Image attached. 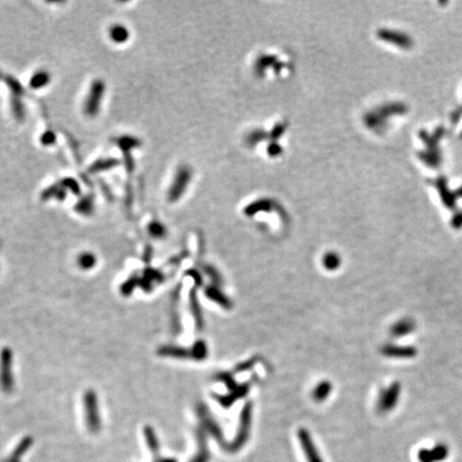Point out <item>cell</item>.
<instances>
[{
    "label": "cell",
    "instance_id": "6da1fadb",
    "mask_svg": "<svg viewBox=\"0 0 462 462\" xmlns=\"http://www.w3.org/2000/svg\"><path fill=\"white\" fill-rule=\"evenodd\" d=\"M251 424H252V404L247 403L245 407L243 408L240 416V426H239V430L235 440L231 443L227 444L226 450L229 453H236V451L240 450L245 443L247 442L248 438H250L251 431Z\"/></svg>",
    "mask_w": 462,
    "mask_h": 462
},
{
    "label": "cell",
    "instance_id": "7a4b0ae2",
    "mask_svg": "<svg viewBox=\"0 0 462 462\" xmlns=\"http://www.w3.org/2000/svg\"><path fill=\"white\" fill-rule=\"evenodd\" d=\"M105 82L101 80H96L92 82L90 90L88 92L86 101L84 103V112L88 117H96L101 110L102 100L105 95Z\"/></svg>",
    "mask_w": 462,
    "mask_h": 462
},
{
    "label": "cell",
    "instance_id": "3957f363",
    "mask_svg": "<svg viewBox=\"0 0 462 462\" xmlns=\"http://www.w3.org/2000/svg\"><path fill=\"white\" fill-rule=\"evenodd\" d=\"M13 353L10 348H3L0 352V388L10 393L14 386L13 379Z\"/></svg>",
    "mask_w": 462,
    "mask_h": 462
},
{
    "label": "cell",
    "instance_id": "277c9868",
    "mask_svg": "<svg viewBox=\"0 0 462 462\" xmlns=\"http://www.w3.org/2000/svg\"><path fill=\"white\" fill-rule=\"evenodd\" d=\"M84 407L86 414V422L91 432H97L101 428L100 413L96 392L87 391L84 395Z\"/></svg>",
    "mask_w": 462,
    "mask_h": 462
},
{
    "label": "cell",
    "instance_id": "5b68a950",
    "mask_svg": "<svg viewBox=\"0 0 462 462\" xmlns=\"http://www.w3.org/2000/svg\"><path fill=\"white\" fill-rule=\"evenodd\" d=\"M191 179V170L188 166H181L176 171L174 182L168 191L169 201H176L181 198Z\"/></svg>",
    "mask_w": 462,
    "mask_h": 462
},
{
    "label": "cell",
    "instance_id": "8992f818",
    "mask_svg": "<svg viewBox=\"0 0 462 462\" xmlns=\"http://www.w3.org/2000/svg\"><path fill=\"white\" fill-rule=\"evenodd\" d=\"M298 438L302 445L303 451L305 454L306 459L308 462H323L321 456L319 455V451L317 449L316 445L314 443L313 439L310 437V433L306 429H300L298 431Z\"/></svg>",
    "mask_w": 462,
    "mask_h": 462
},
{
    "label": "cell",
    "instance_id": "52a82bcc",
    "mask_svg": "<svg viewBox=\"0 0 462 462\" xmlns=\"http://www.w3.org/2000/svg\"><path fill=\"white\" fill-rule=\"evenodd\" d=\"M399 393H400V386L398 383L392 384L385 391H383L380 398H379L378 409L381 412H388L396 406L398 401Z\"/></svg>",
    "mask_w": 462,
    "mask_h": 462
},
{
    "label": "cell",
    "instance_id": "ba28073f",
    "mask_svg": "<svg viewBox=\"0 0 462 462\" xmlns=\"http://www.w3.org/2000/svg\"><path fill=\"white\" fill-rule=\"evenodd\" d=\"M382 353L386 356L391 357H412L416 353V350L414 348L410 347H399L387 345L382 348Z\"/></svg>",
    "mask_w": 462,
    "mask_h": 462
},
{
    "label": "cell",
    "instance_id": "9c48e42d",
    "mask_svg": "<svg viewBox=\"0 0 462 462\" xmlns=\"http://www.w3.org/2000/svg\"><path fill=\"white\" fill-rule=\"evenodd\" d=\"M108 34L113 43L123 44L129 39V30L124 25L115 24L111 26Z\"/></svg>",
    "mask_w": 462,
    "mask_h": 462
},
{
    "label": "cell",
    "instance_id": "30bf717a",
    "mask_svg": "<svg viewBox=\"0 0 462 462\" xmlns=\"http://www.w3.org/2000/svg\"><path fill=\"white\" fill-rule=\"evenodd\" d=\"M50 80H51V77H50L49 72L46 70H40L38 72H35V73L32 75V77L30 79L29 86L31 89L39 90L48 86L50 82Z\"/></svg>",
    "mask_w": 462,
    "mask_h": 462
},
{
    "label": "cell",
    "instance_id": "8fae6325",
    "mask_svg": "<svg viewBox=\"0 0 462 462\" xmlns=\"http://www.w3.org/2000/svg\"><path fill=\"white\" fill-rule=\"evenodd\" d=\"M206 294L210 300L214 301V302L220 304L221 306H223V307H225L227 309H229L232 306L229 299H228L224 293L221 292L216 287H207L206 290Z\"/></svg>",
    "mask_w": 462,
    "mask_h": 462
},
{
    "label": "cell",
    "instance_id": "7c38bea8",
    "mask_svg": "<svg viewBox=\"0 0 462 462\" xmlns=\"http://www.w3.org/2000/svg\"><path fill=\"white\" fill-rule=\"evenodd\" d=\"M414 328H415V323L412 320L403 319L399 321V322H397L395 325L392 326L391 334L395 337H401L411 333V332L414 330Z\"/></svg>",
    "mask_w": 462,
    "mask_h": 462
},
{
    "label": "cell",
    "instance_id": "4fadbf2b",
    "mask_svg": "<svg viewBox=\"0 0 462 462\" xmlns=\"http://www.w3.org/2000/svg\"><path fill=\"white\" fill-rule=\"evenodd\" d=\"M159 353L160 355L173 356V357H176V359H186V357L191 356V351H188L183 349V348H179L175 346L162 347L159 350Z\"/></svg>",
    "mask_w": 462,
    "mask_h": 462
},
{
    "label": "cell",
    "instance_id": "5bb4252c",
    "mask_svg": "<svg viewBox=\"0 0 462 462\" xmlns=\"http://www.w3.org/2000/svg\"><path fill=\"white\" fill-rule=\"evenodd\" d=\"M332 391V384L329 381H321L316 385L313 391V398L316 401L321 402L330 396Z\"/></svg>",
    "mask_w": 462,
    "mask_h": 462
},
{
    "label": "cell",
    "instance_id": "9a60e30c",
    "mask_svg": "<svg viewBox=\"0 0 462 462\" xmlns=\"http://www.w3.org/2000/svg\"><path fill=\"white\" fill-rule=\"evenodd\" d=\"M198 441H199V449L198 453L194 457L193 459L191 460V462H209L210 460V451L207 449V440L204 433L199 432L198 435Z\"/></svg>",
    "mask_w": 462,
    "mask_h": 462
},
{
    "label": "cell",
    "instance_id": "2e32d148",
    "mask_svg": "<svg viewBox=\"0 0 462 462\" xmlns=\"http://www.w3.org/2000/svg\"><path fill=\"white\" fill-rule=\"evenodd\" d=\"M247 391H248V387H247L246 385L238 386V387L235 389V391H233V393L230 394V395L221 397V398L219 399V400H220L221 404H223V406H224V407H230L231 404L237 400V399L242 398L243 396H245V394L247 393Z\"/></svg>",
    "mask_w": 462,
    "mask_h": 462
},
{
    "label": "cell",
    "instance_id": "e0dca14e",
    "mask_svg": "<svg viewBox=\"0 0 462 462\" xmlns=\"http://www.w3.org/2000/svg\"><path fill=\"white\" fill-rule=\"evenodd\" d=\"M139 144H140L139 140L132 136H124V137L119 138L118 140V146L122 150L124 155H126V158L129 154V152H131L132 149L139 147Z\"/></svg>",
    "mask_w": 462,
    "mask_h": 462
},
{
    "label": "cell",
    "instance_id": "ac0fdd59",
    "mask_svg": "<svg viewBox=\"0 0 462 462\" xmlns=\"http://www.w3.org/2000/svg\"><path fill=\"white\" fill-rule=\"evenodd\" d=\"M340 262H341L340 257L334 252L326 253L322 258L323 267L326 270H329V271H335V270L338 269L340 266Z\"/></svg>",
    "mask_w": 462,
    "mask_h": 462
},
{
    "label": "cell",
    "instance_id": "d6986e66",
    "mask_svg": "<svg viewBox=\"0 0 462 462\" xmlns=\"http://www.w3.org/2000/svg\"><path fill=\"white\" fill-rule=\"evenodd\" d=\"M30 445H31V439L25 438L22 442L19 443L17 448L14 450V453L12 454L11 457H10V459H8L6 462H19L22 456L25 454V451H27V449L30 447Z\"/></svg>",
    "mask_w": 462,
    "mask_h": 462
},
{
    "label": "cell",
    "instance_id": "ffe728a7",
    "mask_svg": "<svg viewBox=\"0 0 462 462\" xmlns=\"http://www.w3.org/2000/svg\"><path fill=\"white\" fill-rule=\"evenodd\" d=\"M148 232L149 235L154 239H162L166 236V233H167V229H166V227L162 223L154 221L151 222V224L148 226Z\"/></svg>",
    "mask_w": 462,
    "mask_h": 462
},
{
    "label": "cell",
    "instance_id": "44dd1931",
    "mask_svg": "<svg viewBox=\"0 0 462 462\" xmlns=\"http://www.w3.org/2000/svg\"><path fill=\"white\" fill-rule=\"evenodd\" d=\"M191 354L197 361H202L205 360L207 354V345L206 342L202 340L196 341L195 345L193 346L191 350Z\"/></svg>",
    "mask_w": 462,
    "mask_h": 462
},
{
    "label": "cell",
    "instance_id": "7402d4cb",
    "mask_svg": "<svg viewBox=\"0 0 462 462\" xmlns=\"http://www.w3.org/2000/svg\"><path fill=\"white\" fill-rule=\"evenodd\" d=\"M77 262H79L80 268L84 270H89L95 267V264L96 262V258L91 253H82L80 255L79 259H77Z\"/></svg>",
    "mask_w": 462,
    "mask_h": 462
},
{
    "label": "cell",
    "instance_id": "603a6c76",
    "mask_svg": "<svg viewBox=\"0 0 462 462\" xmlns=\"http://www.w3.org/2000/svg\"><path fill=\"white\" fill-rule=\"evenodd\" d=\"M118 165V160L113 159H102L98 160V162L95 163L90 168L91 173H97V171H102V170H106V169H111L113 168L115 166Z\"/></svg>",
    "mask_w": 462,
    "mask_h": 462
},
{
    "label": "cell",
    "instance_id": "cb8c5ba5",
    "mask_svg": "<svg viewBox=\"0 0 462 462\" xmlns=\"http://www.w3.org/2000/svg\"><path fill=\"white\" fill-rule=\"evenodd\" d=\"M75 209L82 215H90L93 211V200L91 197L87 196L81 199L79 204H76Z\"/></svg>",
    "mask_w": 462,
    "mask_h": 462
},
{
    "label": "cell",
    "instance_id": "d4e9b609",
    "mask_svg": "<svg viewBox=\"0 0 462 462\" xmlns=\"http://www.w3.org/2000/svg\"><path fill=\"white\" fill-rule=\"evenodd\" d=\"M191 310H193V314L195 316L197 325H198V328L200 329L202 326V315H201V309L198 303V299H197L195 291L191 293Z\"/></svg>",
    "mask_w": 462,
    "mask_h": 462
},
{
    "label": "cell",
    "instance_id": "484cf974",
    "mask_svg": "<svg viewBox=\"0 0 462 462\" xmlns=\"http://www.w3.org/2000/svg\"><path fill=\"white\" fill-rule=\"evenodd\" d=\"M144 435H146V440L150 449L152 451L158 453L159 450V441L157 435H155L154 430L151 427H144Z\"/></svg>",
    "mask_w": 462,
    "mask_h": 462
},
{
    "label": "cell",
    "instance_id": "4316f807",
    "mask_svg": "<svg viewBox=\"0 0 462 462\" xmlns=\"http://www.w3.org/2000/svg\"><path fill=\"white\" fill-rule=\"evenodd\" d=\"M12 112L15 118L18 119V120H23L25 118V107L23 105L22 101L19 100L17 96H15L12 98Z\"/></svg>",
    "mask_w": 462,
    "mask_h": 462
},
{
    "label": "cell",
    "instance_id": "83f0119b",
    "mask_svg": "<svg viewBox=\"0 0 462 462\" xmlns=\"http://www.w3.org/2000/svg\"><path fill=\"white\" fill-rule=\"evenodd\" d=\"M7 84H8V87L10 88V89H11V91L13 92V95L15 96H18L22 95L23 87H22V85H20V82L17 80L13 79L12 76H9V79L7 80Z\"/></svg>",
    "mask_w": 462,
    "mask_h": 462
},
{
    "label": "cell",
    "instance_id": "f1b7e54d",
    "mask_svg": "<svg viewBox=\"0 0 462 462\" xmlns=\"http://www.w3.org/2000/svg\"><path fill=\"white\" fill-rule=\"evenodd\" d=\"M56 142V134L51 131L45 132L42 136H41V143H42L44 146H50Z\"/></svg>",
    "mask_w": 462,
    "mask_h": 462
},
{
    "label": "cell",
    "instance_id": "f546056e",
    "mask_svg": "<svg viewBox=\"0 0 462 462\" xmlns=\"http://www.w3.org/2000/svg\"><path fill=\"white\" fill-rule=\"evenodd\" d=\"M159 462H176L175 459H164V460H160Z\"/></svg>",
    "mask_w": 462,
    "mask_h": 462
}]
</instances>
